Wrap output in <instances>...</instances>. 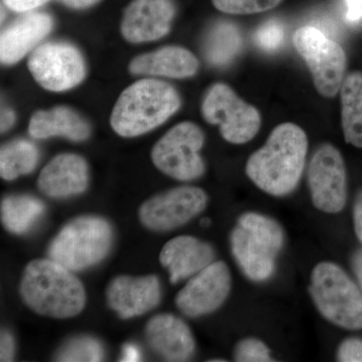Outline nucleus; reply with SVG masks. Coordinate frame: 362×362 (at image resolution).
<instances>
[{"mask_svg":"<svg viewBox=\"0 0 362 362\" xmlns=\"http://www.w3.org/2000/svg\"><path fill=\"white\" fill-rule=\"evenodd\" d=\"M307 153L308 137L305 131L294 123L280 124L265 144L249 157L246 175L266 194L288 197L301 181Z\"/></svg>","mask_w":362,"mask_h":362,"instance_id":"obj_1","label":"nucleus"},{"mask_svg":"<svg viewBox=\"0 0 362 362\" xmlns=\"http://www.w3.org/2000/svg\"><path fill=\"white\" fill-rule=\"evenodd\" d=\"M74 273L49 258L33 259L21 276V300L40 316L68 319L78 315L84 310L87 294Z\"/></svg>","mask_w":362,"mask_h":362,"instance_id":"obj_2","label":"nucleus"},{"mask_svg":"<svg viewBox=\"0 0 362 362\" xmlns=\"http://www.w3.org/2000/svg\"><path fill=\"white\" fill-rule=\"evenodd\" d=\"M285 244L284 228L275 218L258 211L240 214L230 235L233 258L245 277L255 283L273 278Z\"/></svg>","mask_w":362,"mask_h":362,"instance_id":"obj_3","label":"nucleus"},{"mask_svg":"<svg viewBox=\"0 0 362 362\" xmlns=\"http://www.w3.org/2000/svg\"><path fill=\"white\" fill-rule=\"evenodd\" d=\"M180 105V94L173 86L144 78L123 90L112 111L111 126L122 137L143 135L168 120Z\"/></svg>","mask_w":362,"mask_h":362,"instance_id":"obj_4","label":"nucleus"},{"mask_svg":"<svg viewBox=\"0 0 362 362\" xmlns=\"http://www.w3.org/2000/svg\"><path fill=\"white\" fill-rule=\"evenodd\" d=\"M114 228L103 216L85 214L68 221L47 247V257L73 272L87 270L108 257Z\"/></svg>","mask_w":362,"mask_h":362,"instance_id":"obj_5","label":"nucleus"},{"mask_svg":"<svg viewBox=\"0 0 362 362\" xmlns=\"http://www.w3.org/2000/svg\"><path fill=\"white\" fill-rule=\"evenodd\" d=\"M308 289L314 306L325 320L343 329H362L361 289L338 264H316Z\"/></svg>","mask_w":362,"mask_h":362,"instance_id":"obj_6","label":"nucleus"},{"mask_svg":"<svg viewBox=\"0 0 362 362\" xmlns=\"http://www.w3.org/2000/svg\"><path fill=\"white\" fill-rule=\"evenodd\" d=\"M206 137L194 122H181L171 128L154 145L151 159L164 175L180 181L199 180L206 173L201 156Z\"/></svg>","mask_w":362,"mask_h":362,"instance_id":"obj_7","label":"nucleus"},{"mask_svg":"<svg viewBox=\"0 0 362 362\" xmlns=\"http://www.w3.org/2000/svg\"><path fill=\"white\" fill-rule=\"evenodd\" d=\"M293 42L306 62L319 94L334 97L341 88L346 71V54L341 45L314 26L297 30Z\"/></svg>","mask_w":362,"mask_h":362,"instance_id":"obj_8","label":"nucleus"},{"mask_svg":"<svg viewBox=\"0 0 362 362\" xmlns=\"http://www.w3.org/2000/svg\"><path fill=\"white\" fill-rule=\"evenodd\" d=\"M202 110L204 120L218 125L223 139L232 144L251 141L261 128L258 109L245 102L232 88L223 83L214 85L207 92Z\"/></svg>","mask_w":362,"mask_h":362,"instance_id":"obj_9","label":"nucleus"},{"mask_svg":"<svg viewBox=\"0 0 362 362\" xmlns=\"http://www.w3.org/2000/svg\"><path fill=\"white\" fill-rule=\"evenodd\" d=\"M307 185L314 207L321 213H341L347 204V173L341 152L330 143L314 151L308 169Z\"/></svg>","mask_w":362,"mask_h":362,"instance_id":"obj_10","label":"nucleus"},{"mask_svg":"<svg viewBox=\"0 0 362 362\" xmlns=\"http://www.w3.org/2000/svg\"><path fill=\"white\" fill-rule=\"evenodd\" d=\"M209 195L201 187H178L143 202L138 216L153 232H169L187 225L206 209Z\"/></svg>","mask_w":362,"mask_h":362,"instance_id":"obj_11","label":"nucleus"},{"mask_svg":"<svg viewBox=\"0 0 362 362\" xmlns=\"http://www.w3.org/2000/svg\"><path fill=\"white\" fill-rule=\"evenodd\" d=\"M232 272L223 261L211 265L188 279L175 297V305L190 318L209 315L226 303L232 292Z\"/></svg>","mask_w":362,"mask_h":362,"instance_id":"obj_12","label":"nucleus"},{"mask_svg":"<svg viewBox=\"0 0 362 362\" xmlns=\"http://www.w3.org/2000/svg\"><path fill=\"white\" fill-rule=\"evenodd\" d=\"M28 65L35 80L52 92L70 90L86 76L82 54L73 45L64 42L40 45L30 57Z\"/></svg>","mask_w":362,"mask_h":362,"instance_id":"obj_13","label":"nucleus"},{"mask_svg":"<svg viewBox=\"0 0 362 362\" xmlns=\"http://www.w3.org/2000/svg\"><path fill=\"white\" fill-rule=\"evenodd\" d=\"M161 283L156 275H121L109 283L107 304L122 319L135 318L153 310L160 303Z\"/></svg>","mask_w":362,"mask_h":362,"instance_id":"obj_14","label":"nucleus"},{"mask_svg":"<svg viewBox=\"0 0 362 362\" xmlns=\"http://www.w3.org/2000/svg\"><path fill=\"white\" fill-rule=\"evenodd\" d=\"M175 16L173 0H133L124 13L121 32L133 44L153 42L168 35Z\"/></svg>","mask_w":362,"mask_h":362,"instance_id":"obj_15","label":"nucleus"},{"mask_svg":"<svg viewBox=\"0 0 362 362\" xmlns=\"http://www.w3.org/2000/svg\"><path fill=\"white\" fill-rule=\"evenodd\" d=\"M145 339L152 351L166 361H189L197 352V341L189 326L170 313L150 319L145 327Z\"/></svg>","mask_w":362,"mask_h":362,"instance_id":"obj_16","label":"nucleus"},{"mask_svg":"<svg viewBox=\"0 0 362 362\" xmlns=\"http://www.w3.org/2000/svg\"><path fill=\"white\" fill-rule=\"evenodd\" d=\"M214 261V247L194 235H177L169 240L159 254V262L168 270L173 285L194 277Z\"/></svg>","mask_w":362,"mask_h":362,"instance_id":"obj_17","label":"nucleus"},{"mask_svg":"<svg viewBox=\"0 0 362 362\" xmlns=\"http://www.w3.org/2000/svg\"><path fill=\"white\" fill-rule=\"evenodd\" d=\"M89 185V168L77 154H59L40 171L37 187L51 199H69L82 194Z\"/></svg>","mask_w":362,"mask_h":362,"instance_id":"obj_18","label":"nucleus"},{"mask_svg":"<svg viewBox=\"0 0 362 362\" xmlns=\"http://www.w3.org/2000/svg\"><path fill=\"white\" fill-rule=\"evenodd\" d=\"M52 28V20L47 13L26 14L7 26L0 37L1 63H18L33 47L45 39Z\"/></svg>","mask_w":362,"mask_h":362,"instance_id":"obj_19","label":"nucleus"},{"mask_svg":"<svg viewBox=\"0 0 362 362\" xmlns=\"http://www.w3.org/2000/svg\"><path fill=\"white\" fill-rule=\"evenodd\" d=\"M129 70L134 75L187 78L197 74L199 61L185 47L171 45L136 57L131 61Z\"/></svg>","mask_w":362,"mask_h":362,"instance_id":"obj_20","label":"nucleus"},{"mask_svg":"<svg viewBox=\"0 0 362 362\" xmlns=\"http://www.w3.org/2000/svg\"><path fill=\"white\" fill-rule=\"evenodd\" d=\"M28 132L35 139L62 136L71 141L81 142L90 137V128L77 112L66 107H57L52 110L33 114Z\"/></svg>","mask_w":362,"mask_h":362,"instance_id":"obj_21","label":"nucleus"},{"mask_svg":"<svg viewBox=\"0 0 362 362\" xmlns=\"http://www.w3.org/2000/svg\"><path fill=\"white\" fill-rule=\"evenodd\" d=\"M339 93L345 142L362 148V71L347 75Z\"/></svg>","mask_w":362,"mask_h":362,"instance_id":"obj_22","label":"nucleus"},{"mask_svg":"<svg viewBox=\"0 0 362 362\" xmlns=\"http://www.w3.org/2000/svg\"><path fill=\"white\" fill-rule=\"evenodd\" d=\"M0 213L6 230L23 235L44 216L45 204L33 195L11 194L2 199Z\"/></svg>","mask_w":362,"mask_h":362,"instance_id":"obj_23","label":"nucleus"},{"mask_svg":"<svg viewBox=\"0 0 362 362\" xmlns=\"http://www.w3.org/2000/svg\"><path fill=\"white\" fill-rule=\"evenodd\" d=\"M40 153L35 145L26 140H14L1 147L0 175L11 181L33 173L39 161Z\"/></svg>","mask_w":362,"mask_h":362,"instance_id":"obj_24","label":"nucleus"},{"mask_svg":"<svg viewBox=\"0 0 362 362\" xmlns=\"http://www.w3.org/2000/svg\"><path fill=\"white\" fill-rule=\"evenodd\" d=\"M239 28L221 23L211 28L204 44V56L214 66H226L237 57L242 47Z\"/></svg>","mask_w":362,"mask_h":362,"instance_id":"obj_25","label":"nucleus"},{"mask_svg":"<svg viewBox=\"0 0 362 362\" xmlns=\"http://www.w3.org/2000/svg\"><path fill=\"white\" fill-rule=\"evenodd\" d=\"M105 357L103 344L97 338L82 335L71 338L56 354L58 361H101Z\"/></svg>","mask_w":362,"mask_h":362,"instance_id":"obj_26","label":"nucleus"},{"mask_svg":"<svg viewBox=\"0 0 362 362\" xmlns=\"http://www.w3.org/2000/svg\"><path fill=\"white\" fill-rule=\"evenodd\" d=\"M233 357L239 362L275 361L272 349L265 341L257 337H245L235 344Z\"/></svg>","mask_w":362,"mask_h":362,"instance_id":"obj_27","label":"nucleus"},{"mask_svg":"<svg viewBox=\"0 0 362 362\" xmlns=\"http://www.w3.org/2000/svg\"><path fill=\"white\" fill-rule=\"evenodd\" d=\"M216 9L228 14L265 13L277 7L283 0H211Z\"/></svg>","mask_w":362,"mask_h":362,"instance_id":"obj_28","label":"nucleus"},{"mask_svg":"<svg viewBox=\"0 0 362 362\" xmlns=\"http://www.w3.org/2000/svg\"><path fill=\"white\" fill-rule=\"evenodd\" d=\"M284 40V30L278 21H268L257 30L255 42L267 52L277 51Z\"/></svg>","mask_w":362,"mask_h":362,"instance_id":"obj_29","label":"nucleus"},{"mask_svg":"<svg viewBox=\"0 0 362 362\" xmlns=\"http://www.w3.org/2000/svg\"><path fill=\"white\" fill-rule=\"evenodd\" d=\"M337 358L340 362H362V339L350 337L338 346Z\"/></svg>","mask_w":362,"mask_h":362,"instance_id":"obj_30","label":"nucleus"},{"mask_svg":"<svg viewBox=\"0 0 362 362\" xmlns=\"http://www.w3.org/2000/svg\"><path fill=\"white\" fill-rule=\"evenodd\" d=\"M16 352V343L13 334L8 330L1 331L0 338V361H13Z\"/></svg>","mask_w":362,"mask_h":362,"instance_id":"obj_31","label":"nucleus"},{"mask_svg":"<svg viewBox=\"0 0 362 362\" xmlns=\"http://www.w3.org/2000/svg\"><path fill=\"white\" fill-rule=\"evenodd\" d=\"M11 11L16 13H26L44 6L49 0H2Z\"/></svg>","mask_w":362,"mask_h":362,"instance_id":"obj_32","label":"nucleus"},{"mask_svg":"<svg viewBox=\"0 0 362 362\" xmlns=\"http://www.w3.org/2000/svg\"><path fill=\"white\" fill-rule=\"evenodd\" d=\"M352 218H354V232L357 239L362 244V189L357 194L354 201Z\"/></svg>","mask_w":362,"mask_h":362,"instance_id":"obj_33","label":"nucleus"},{"mask_svg":"<svg viewBox=\"0 0 362 362\" xmlns=\"http://www.w3.org/2000/svg\"><path fill=\"white\" fill-rule=\"evenodd\" d=\"M346 18L351 23L358 21L362 18V0H346Z\"/></svg>","mask_w":362,"mask_h":362,"instance_id":"obj_34","label":"nucleus"},{"mask_svg":"<svg viewBox=\"0 0 362 362\" xmlns=\"http://www.w3.org/2000/svg\"><path fill=\"white\" fill-rule=\"evenodd\" d=\"M351 265L357 284H358L362 291V249L358 250L352 257Z\"/></svg>","mask_w":362,"mask_h":362,"instance_id":"obj_35","label":"nucleus"},{"mask_svg":"<svg viewBox=\"0 0 362 362\" xmlns=\"http://www.w3.org/2000/svg\"><path fill=\"white\" fill-rule=\"evenodd\" d=\"M142 354L139 349L134 344H126L123 349L124 361H138L141 359Z\"/></svg>","mask_w":362,"mask_h":362,"instance_id":"obj_36","label":"nucleus"},{"mask_svg":"<svg viewBox=\"0 0 362 362\" xmlns=\"http://www.w3.org/2000/svg\"><path fill=\"white\" fill-rule=\"evenodd\" d=\"M58 1L65 4L66 6L71 7V8L83 9L95 6L101 0H58Z\"/></svg>","mask_w":362,"mask_h":362,"instance_id":"obj_37","label":"nucleus"},{"mask_svg":"<svg viewBox=\"0 0 362 362\" xmlns=\"http://www.w3.org/2000/svg\"><path fill=\"white\" fill-rule=\"evenodd\" d=\"M14 119H16V115H14V112L11 110V109H4L1 112V132H6L7 130L11 129V126L13 125Z\"/></svg>","mask_w":362,"mask_h":362,"instance_id":"obj_38","label":"nucleus"},{"mask_svg":"<svg viewBox=\"0 0 362 362\" xmlns=\"http://www.w3.org/2000/svg\"><path fill=\"white\" fill-rule=\"evenodd\" d=\"M211 220L209 218H204L201 220V226L202 228H207V226H211Z\"/></svg>","mask_w":362,"mask_h":362,"instance_id":"obj_39","label":"nucleus"}]
</instances>
